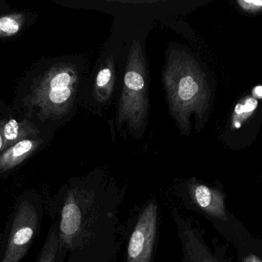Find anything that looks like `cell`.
Wrapping results in <instances>:
<instances>
[{"label": "cell", "instance_id": "2e32d148", "mask_svg": "<svg viewBox=\"0 0 262 262\" xmlns=\"http://www.w3.org/2000/svg\"><path fill=\"white\" fill-rule=\"evenodd\" d=\"M5 152L4 137H3V120L0 119V155Z\"/></svg>", "mask_w": 262, "mask_h": 262}, {"label": "cell", "instance_id": "ba28073f", "mask_svg": "<svg viewBox=\"0 0 262 262\" xmlns=\"http://www.w3.org/2000/svg\"><path fill=\"white\" fill-rule=\"evenodd\" d=\"M181 245L183 262H222L205 243L200 228L193 220L186 217L173 205L169 206Z\"/></svg>", "mask_w": 262, "mask_h": 262}, {"label": "cell", "instance_id": "52a82bcc", "mask_svg": "<svg viewBox=\"0 0 262 262\" xmlns=\"http://www.w3.org/2000/svg\"><path fill=\"white\" fill-rule=\"evenodd\" d=\"M172 192L188 210L216 221H226L228 219L225 195L218 189L191 178L177 183L172 187Z\"/></svg>", "mask_w": 262, "mask_h": 262}, {"label": "cell", "instance_id": "5b68a950", "mask_svg": "<svg viewBox=\"0 0 262 262\" xmlns=\"http://www.w3.org/2000/svg\"><path fill=\"white\" fill-rule=\"evenodd\" d=\"M159 204L151 198L137 206L125 226L121 225V236L125 241V262H152L159 239Z\"/></svg>", "mask_w": 262, "mask_h": 262}, {"label": "cell", "instance_id": "6da1fadb", "mask_svg": "<svg viewBox=\"0 0 262 262\" xmlns=\"http://www.w3.org/2000/svg\"><path fill=\"white\" fill-rule=\"evenodd\" d=\"M127 191L101 173L72 178L49 200L67 262H114L121 250L119 209Z\"/></svg>", "mask_w": 262, "mask_h": 262}, {"label": "cell", "instance_id": "ac0fdd59", "mask_svg": "<svg viewBox=\"0 0 262 262\" xmlns=\"http://www.w3.org/2000/svg\"><path fill=\"white\" fill-rule=\"evenodd\" d=\"M253 95L257 98H262V86H256L253 89Z\"/></svg>", "mask_w": 262, "mask_h": 262}, {"label": "cell", "instance_id": "277c9868", "mask_svg": "<svg viewBox=\"0 0 262 262\" xmlns=\"http://www.w3.org/2000/svg\"><path fill=\"white\" fill-rule=\"evenodd\" d=\"M78 80L75 66L69 63L55 65L35 80L26 106L38 108L42 119L61 118L72 108Z\"/></svg>", "mask_w": 262, "mask_h": 262}, {"label": "cell", "instance_id": "30bf717a", "mask_svg": "<svg viewBox=\"0 0 262 262\" xmlns=\"http://www.w3.org/2000/svg\"><path fill=\"white\" fill-rule=\"evenodd\" d=\"M3 137H4L5 151L30 136L38 135V127L28 118L18 122L13 118L3 120Z\"/></svg>", "mask_w": 262, "mask_h": 262}, {"label": "cell", "instance_id": "8992f818", "mask_svg": "<svg viewBox=\"0 0 262 262\" xmlns=\"http://www.w3.org/2000/svg\"><path fill=\"white\" fill-rule=\"evenodd\" d=\"M147 109L146 65L141 46L134 41L124 75L118 122H126L133 129H140L144 123Z\"/></svg>", "mask_w": 262, "mask_h": 262}, {"label": "cell", "instance_id": "7c38bea8", "mask_svg": "<svg viewBox=\"0 0 262 262\" xmlns=\"http://www.w3.org/2000/svg\"><path fill=\"white\" fill-rule=\"evenodd\" d=\"M113 69L112 63L101 69L97 75L95 92L101 101L107 99L113 89Z\"/></svg>", "mask_w": 262, "mask_h": 262}, {"label": "cell", "instance_id": "7a4b0ae2", "mask_svg": "<svg viewBox=\"0 0 262 262\" xmlns=\"http://www.w3.org/2000/svg\"><path fill=\"white\" fill-rule=\"evenodd\" d=\"M165 87L172 115L180 127L189 129L192 113L203 116L209 106L210 91L196 61L186 54L171 55L165 69Z\"/></svg>", "mask_w": 262, "mask_h": 262}, {"label": "cell", "instance_id": "9c48e42d", "mask_svg": "<svg viewBox=\"0 0 262 262\" xmlns=\"http://www.w3.org/2000/svg\"><path fill=\"white\" fill-rule=\"evenodd\" d=\"M41 143L39 138H28L6 149L0 155V175L19 166L39 148Z\"/></svg>", "mask_w": 262, "mask_h": 262}, {"label": "cell", "instance_id": "e0dca14e", "mask_svg": "<svg viewBox=\"0 0 262 262\" xmlns=\"http://www.w3.org/2000/svg\"><path fill=\"white\" fill-rule=\"evenodd\" d=\"M243 262H262V261L256 255L251 254V255H249L246 258H244Z\"/></svg>", "mask_w": 262, "mask_h": 262}, {"label": "cell", "instance_id": "4fadbf2b", "mask_svg": "<svg viewBox=\"0 0 262 262\" xmlns=\"http://www.w3.org/2000/svg\"><path fill=\"white\" fill-rule=\"evenodd\" d=\"M24 13H12L0 16V37H11L17 35L24 26Z\"/></svg>", "mask_w": 262, "mask_h": 262}, {"label": "cell", "instance_id": "5bb4252c", "mask_svg": "<svg viewBox=\"0 0 262 262\" xmlns=\"http://www.w3.org/2000/svg\"><path fill=\"white\" fill-rule=\"evenodd\" d=\"M256 98L248 97L246 99L242 100L235 106L232 115V125L235 129H239L243 122L246 121L252 114L255 112L258 106Z\"/></svg>", "mask_w": 262, "mask_h": 262}, {"label": "cell", "instance_id": "8fae6325", "mask_svg": "<svg viewBox=\"0 0 262 262\" xmlns=\"http://www.w3.org/2000/svg\"><path fill=\"white\" fill-rule=\"evenodd\" d=\"M67 255V250L60 241L57 223L53 221L36 262H64Z\"/></svg>", "mask_w": 262, "mask_h": 262}, {"label": "cell", "instance_id": "9a60e30c", "mask_svg": "<svg viewBox=\"0 0 262 262\" xmlns=\"http://www.w3.org/2000/svg\"><path fill=\"white\" fill-rule=\"evenodd\" d=\"M236 3L243 11L249 13L262 11V0H238Z\"/></svg>", "mask_w": 262, "mask_h": 262}, {"label": "cell", "instance_id": "3957f363", "mask_svg": "<svg viewBox=\"0 0 262 262\" xmlns=\"http://www.w3.org/2000/svg\"><path fill=\"white\" fill-rule=\"evenodd\" d=\"M46 203L35 191L21 194L14 205L0 246V262H20L41 230Z\"/></svg>", "mask_w": 262, "mask_h": 262}]
</instances>
